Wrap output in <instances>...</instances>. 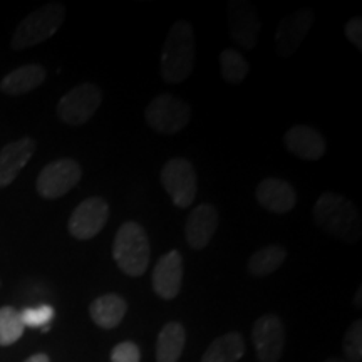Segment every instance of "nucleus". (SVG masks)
<instances>
[{
	"label": "nucleus",
	"mask_w": 362,
	"mask_h": 362,
	"mask_svg": "<svg viewBox=\"0 0 362 362\" xmlns=\"http://www.w3.org/2000/svg\"><path fill=\"white\" fill-rule=\"evenodd\" d=\"M194 30L189 22L176 21L171 25L161 51V78L168 84L187 81L194 67Z\"/></svg>",
	"instance_id": "nucleus-1"
},
{
	"label": "nucleus",
	"mask_w": 362,
	"mask_h": 362,
	"mask_svg": "<svg viewBox=\"0 0 362 362\" xmlns=\"http://www.w3.org/2000/svg\"><path fill=\"white\" fill-rule=\"evenodd\" d=\"M314 220L325 233L341 242L354 243L361 238L359 210L342 194H320L314 206Z\"/></svg>",
	"instance_id": "nucleus-2"
},
{
	"label": "nucleus",
	"mask_w": 362,
	"mask_h": 362,
	"mask_svg": "<svg viewBox=\"0 0 362 362\" xmlns=\"http://www.w3.org/2000/svg\"><path fill=\"white\" fill-rule=\"evenodd\" d=\"M112 257L126 275H143L151 262V245L146 230L136 221H126L121 225L112 243Z\"/></svg>",
	"instance_id": "nucleus-3"
},
{
	"label": "nucleus",
	"mask_w": 362,
	"mask_h": 362,
	"mask_svg": "<svg viewBox=\"0 0 362 362\" xmlns=\"http://www.w3.org/2000/svg\"><path fill=\"white\" fill-rule=\"evenodd\" d=\"M66 19V7L62 4L49 2L30 12L24 21L17 25L12 35L11 47L13 51H24L27 47L42 44L51 39L61 29Z\"/></svg>",
	"instance_id": "nucleus-4"
},
{
	"label": "nucleus",
	"mask_w": 362,
	"mask_h": 362,
	"mask_svg": "<svg viewBox=\"0 0 362 362\" xmlns=\"http://www.w3.org/2000/svg\"><path fill=\"white\" fill-rule=\"evenodd\" d=\"M144 117L149 128L156 133L175 134L188 126L192 119V106L171 94H160L148 104Z\"/></svg>",
	"instance_id": "nucleus-5"
},
{
	"label": "nucleus",
	"mask_w": 362,
	"mask_h": 362,
	"mask_svg": "<svg viewBox=\"0 0 362 362\" xmlns=\"http://www.w3.org/2000/svg\"><path fill=\"white\" fill-rule=\"evenodd\" d=\"M103 104V90L93 83H84L66 93L57 104V116L69 126H83L96 115Z\"/></svg>",
	"instance_id": "nucleus-6"
},
{
	"label": "nucleus",
	"mask_w": 362,
	"mask_h": 362,
	"mask_svg": "<svg viewBox=\"0 0 362 362\" xmlns=\"http://www.w3.org/2000/svg\"><path fill=\"white\" fill-rule=\"evenodd\" d=\"M160 180L165 192L178 208H188L197 198L198 183L194 166L187 158H173L161 168Z\"/></svg>",
	"instance_id": "nucleus-7"
},
{
	"label": "nucleus",
	"mask_w": 362,
	"mask_h": 362,
	"mask_svg": "<svg viewBox=\"0 0 362 362\" xmlns=\"http://www.w3.org/2000/svg\"><path fill=\"white\" fill-rule=\"evenodd\" d=\"M83 170L76 160L61 158L45 165L35 181V188L45 200H56L64 197L79 183Z\"/></svg>",
	"instance_id": "nucleus-8"
},
{
	"label": "nucleus",
	"mask_w": 362,
	"mask_h": 362,
	"mask_svg": "<svg viewBox=\"0 0 362 362\" xmlns=\"http://www.w3.org/2000/svg\"><path fill=\"white\" fill-rule=\"evenodd\" d=\"M230 37L238 47L250 51L259 42L260 19L259 13L247 0H230L226 7Z\"/></svg>",
	"instance_id": "nucleus-9"
},
{
	"label": "nucleus",
	"mask_w": 362,
	"mask_h": 362,
	"mask_svg": "<svg viewBox=\"0 0 362 362\" xmlns=\"http://www.w3.org/2000/svg\"><path fill=\"white\" fill-rule=\"evenodd\" d=\"M107 218H110V205L106 200L90 197L74 208L67 221V230L76 240H90L101 232Z\"/></svg>",
	"instance_id": "nucleus-10"
},
{
	"label": "nucleus",
	"mask_w": 362,
	"mask_h": 362,
	"mask_svg": "<svg viewBox=\"0 0 362 362\" xmlns=\"http://www.w3.org/2000/svg\"><path fill=\"white\" fill-rule=\"evenodd\" d=\"M257 359L260 362H277L285 347V327L279 315L264 314L255 320L252 330Z\"/></svg>",
	"instance_id": "nucleus-11"
},
{
	"label": "nucleus",
	"mask_w": 362,
	"mask_h": 362,
	"mask_svg": "<svg viewBox=\"0 0 362 362\" xmlns=\"http://www.w3.org/2000/svg\"><path fill=\"white\" fill-rule=\"evenodd\" d=\"M314 13L310 8L304 7L285 16L275 33V45L280 56L285 59L292 57L314 27Z\"/></svg>",
	"instance_id": "nucleus-12"
},
{
	"label": "nucleus",
	"mask_w": 362,
	"mask_h": 362,
	"mask_svg": "<svg viewBox=\"0 0 362 362\" xmlns=\"http://www.w3.org/2000/svg\"><path fill=\"white\" fill-rule=\"evenodd\" d=\"M220 214L210 203H202L189 211L187 223H185V238L189 248L203 250L211 242L218 228Z\"/></svg>",
	"instance_id": "nucleus-13"
},
{
	"label": "nucleus",
	"mask_w": 362,
	"mask_h": 362,
	"mask_svg": "<svg viewBox=\"0 0 362 362\" xmlns=\"http://www.w3.org/2000/svg\"><path fill=\"white\" fill-rule=\"evenodd\" d=\"M151 284L156 296L165 300L178 296L183 284V257L178 250H170L160 257L153 270Z\"/></svg>",
	"instance_id": "nucleus-14"
},
{
	"label": "nucleus",
	"mask_w": 362,
	"mask_h": 362,
	"mask_svg": "<svg viewBox=\"0 0 362 362\" xmlns=\"http://www.w3.org/2000/svg\"><path fill=\"white\" fill-rule=\"evenodd\" d=\"M284 146L293 156L305 161H319L327 153V141L319 129L305 124L292 126L284 134Z\"/></svg>",
	"instance_id": "nucleus-15"
},
{
	"label": "nucleus",
	"mask_w": 362,
	"mask_h": 362,
	"mask_svg": "<svg viewBox=\"0 0 362 362\" xmlns=\"http://www.w3.org/2000/svg\"><path fill=\"white\" fill-rule=\"evenodd\" d=\"M255 198L262 208L275 215L288 214L297 203V192L288 181L269 176L257 185Z\"/></svg>",
	"instance_id": "nucleus-16"
},
{
	"label": "nucleus",
	"mask_w": 362,
	"mask_h": 362,
	"mask_svg": "<svg viewBox=\"0 0 362 362\" xmlns=\"http://www.w3.org/2000/svg\"><path fill=\"white\" fill-rule=\"evenodd\" d=\"M35 153V141L29 136L6 144L0 151V188L12 183Z\"/></svg>",
	"instance_id": "nucleus-17"
},
{
	"label": "nucleus",
	"mask_w": 362,
	"mask_h": 362,
	"mask_svg": "<svg viewBox=\"0 0 362 362\" xmlns=\"http://www.w3.org/2000/svg\"><path fill=\"white\" fill-rule=\"evenodd\" d=\"M47 78V72L40 64H25L8 72L0 81V90L7 96H22L37 89Z\"/></svg>",
	"instance_id": "nucleus-18"
},
{
	"label": "nucleus",
	"mask_w": 362,
	"mask_h": 362,
	"mask_svg": "<svg viewBox=\"0 0 362 362\" xmlns=\"http://www.w3.org/2000/svg\"><path fill=\"white\" fill-rule=\"evenodd\" d=\"M128 304L117 293H104V296L94 298L89 305V314L93 322L101 329H115L123 322Z\"/></svg>",
	"instance_id": "nucleus-19"
},
{
	"label": "nucleus",
	"mask_w": 362,
	"mask_h": 362,
	"mask_svg": "<svg viewBox=\"0 0 362 362\" xmlns=\"http://www.w3.org/2000/svg\"><path fill=\"white\" fill-rule=\"evenodd\" d=\"M187 342V330L180 322L163 325L158 334L156 362H178Z\"/></svg>",
	"instance_id": "nucleus-20"
},
{
	"label": "nucleus",
	"mask_w": 362,
	"mask_h": 362,
	"mask_svg": "<svg viewBox=\"0 0 362 362\" xmlns=\"http://www.w3.org/2000/svg\"><path fill=\"white\" fill-rule=\"evenodd\" d=\"M245 354V341L238 332H226L208 346L202 362H238Z\"/></svg>",
	"instance_id": "nucleus-21"
},
{
	"label": "nucleus",
	"mask_w": 362,
	"mask_h": 362,
	"mask_svg": "<svg viewBox=\"0 0 362 362\" xmlns=\"http://www.w3.org/2000/svg\"><path fill=\"white\" fill-rule=\"evenodd\" d=\"M287 255V248L282 245H265L252 253L247 269L253 277H267L285 264Z\"/></svg>",
	"instance_id": "nucleus-22"
},
{
	"label": "nucleus",
	"mask_w": 362,
	"mask_h": 362,
	"mask_svg": "<svg viewBox=\"0 0 362 362\" xmlns=\"http://www.w3.org/2000/svg\"><path fill=\"white\" fill-rule=\"evenodd\" d=\"M220 71L226 83L240 84L247 78L250 64L238 51L225 49V51L220 52Z\"/></svg>",
	"instance_id": "nucleus-23"
},
{
	"label": "nucleus",
	"mask_w": 362,
	"mask_h": 362,
	"mask_svg": "<svg viewBox=\"0 0 362 362\" xmlns=\"http://www.w3.org/2000/svg\"><path fill=\"white\" fill-rule=\"evenodd\" d=\"M24 324H22L21 312L11 305L0 309V346H12L24 336Z\"/></svg>",
	"instance_id": "nucleus-24"
},
{
	"label": "nucleus",
	"mask_w": 362,
	"mask_h": 362,
	"mask_svg": "<svg viewBox=\"0 0 362 362\" xmlns=\"http://www.w3.org/2000/svg\"><path fill=\"white\" fill-rule=\"evenodd\" d=\"M54 315H56V310H54V307L49 304H42L39 307H27V309L21 310V319L24 327H49Z\"/></svg>",
	"instance_id": "nucleus-25"
},
{
	"label": "nucleus",
	"mask_w": 362,
	"mask_h": 362,
	"mask_svg": "<svg viewBox=\"0 0 362 362\" xmlns=\"http://www.w3.org/2000/svg\"><path fill=\"white\" fill-rule=\"evenodd\" d=\"M344 354L351 362L362 361V320L351 324L344 336Z\"/></svg>",
	"instance_id": "nucleus-26"
},
{
	"label": "nucleus",
	"mask_w": 362,
	"mask_h": 362,
	"mask_svg": "<svg viewBox=\"0 0 362 362\" xmlns=\"http://www.w3.org/2000/svg\"><path fill=\"white\" fill-rule=\"evenodd\" d=\"M141 361V352L134 342L124 341L119 342L115 349L111 351V362H139Z\"/></svg>",
	"instance_id": "nucleus-27"
},
{
	"label": "nucleus",
	"mask_w": 362,
	"mask_h": 362,
	"mask_svg": "<svg viewBox=\"0 0 362 362\" xmlns=\"http://www.w3.org/2000/svg\"><path fill=\"white\" fill-rule=\"evenodd\" d=\"M344 34L352 45H356L357 51H362V17L357 16L347 21Z\"/></svg>",
	"instance_id": "nucleus-28"
},
{
	"label": "nucleus",
	"mask_w": 362,
	"mask_h": 362,
	"mask_svg": "<svg viewBox=\"0 0 362 362\" xmlns=\"http://www.w3.org/2000/svg\"><path fill=\"white\" fill-rule=\"evenodd\" d=\"M24 362H51V359H49L47 354H34L30 356L29 359H25Z\"/></svg>",
	"instance_id": "nucleus-29"
},
{
	"label": "nucleus",
	"mask_w": 362,
	"mask_h": 362,
	"mask_svg": "<svg viewBox=\"0 0 362 362\" xmlns=\"http://www.w3.org/2000/svg\"><path fill=\"white\" fill-rule=\"evenodd\" d=\"M361 293L362 291L359 288V291H357V307H361Z\"/></svg>",
	"instance_id": "nucleus-30"
},
{
	"label": "nucleus",
	"mask_w": 362,
	"mask_h": 362,
	"mask_svg": "<svg viewBox=\"0 0 362 362\" xmlns=\"http://www.w3.org/2000/svg\"><path fill=\"white\" fill-rule=\"evenodd\" d=\"M325 362H347V361H342V359H336V357H332V359H327Z\"/></svg>",
	"instance_id": "nucleus-31"
}]
</instances>
